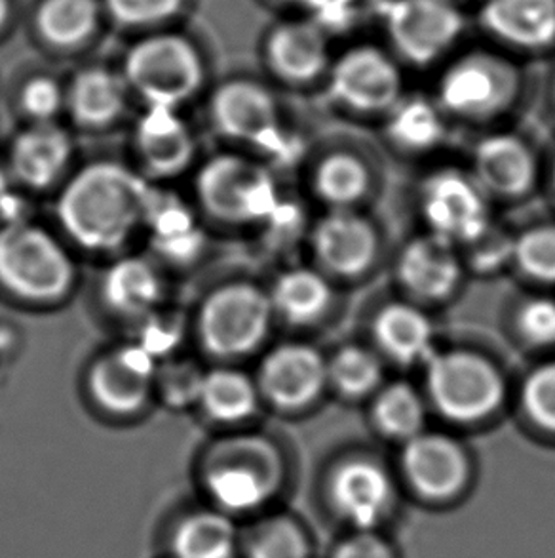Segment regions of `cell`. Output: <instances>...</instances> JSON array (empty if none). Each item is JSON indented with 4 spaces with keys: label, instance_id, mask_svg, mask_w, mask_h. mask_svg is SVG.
Segmentation results:
<instances>
[{
    "label": "cell",
    "instance_id": "484cf974",
    "mask_svg": "<svg viewBox=\"0 0 555 558\" xmlns=\"http://www.w3.org/2000/svg\"><path fill=\"white\" fill-rule=\"evenodd\" d=\"M126 90L121 78L103 69H90L76 76L69 92V107L76 122L101 129L116 121L124 111Z\"/></svg>",
    "mask_w": 555,
    "mask_h": 558
},
{
    "label": "cell",
    "instance_id": "7bdbcfd3",
    "mask_svg": "<svg viewBox=\"0 0 555 558\" xmlns=\"http://www.w3.org/2000/svg\"><path fill=\"white\" fill-rule=\"evenodd\" d=\"M470 246L473 252V265L480 269H491L503 264L506 257L514 256V242L508 241L501 233H493L491 229L470 242Z\"/></svg>",
    "mask_w": 555,
    "mask_h": 558
},
{
    "label": "cell",
    "instance_id": "f35d334b",
    "mask_svg": "<svg viewBox=\"0 0 555 558\" xmlns=\"http://www.w3.org/2000/svg\"><path fill=\"white\" fill-rule=\"evenodd\" d=\"M203 374L190 364H172L160 374V391L172 407H187L198 402L202 391Z\"/></svg>",
    "mask_w": 555,
    "mask_h": 558
},
{
    "label": "cell",
    "instance_id": "8992f818",
    "mask_svg": "<svg viewBox=\"0 0 555 558\" xmlns=\"http://www.w3.org/2000/svg\"><path fill=\"white\" fill-rule=\"evenodd\" d=\"M428 391L435 407L457 422L491 414L503 400L495 368L472 353H435L428 361Z\"/></svg>",
    "mask_w": 555,
    "mask_h": 558
},
{
    "label": "cell",
    "instance_id": "60d3db41",
    "mask_svg": "<svg viewBox=\"0 0 555 558\" xmlns=\"http://www.w3.org/2000/svg\"><path fill=\"white\" fill-rule=\"evenodd\" d=\"M107 4L121 22L139 25L172 15L181 7V0H107Z\"/></svg>",
    "mask_w": 555,
    "mask_h": 558
},
{
    "label": "cell",
    "instance_id": "7a4b0ae2",
    "mask_svg": "<svg viewBox=\"0 0 555 558\" xmlns=\"http://www.w3.org/2000/svg\"><path fill=\"white\" fill-rule=\"evenodd\" d=\"M75 267L52 234L23 221L0 229V284L30 302H52L69 292Z\"/></svg>",
    "mask_w": 555,
    "mask_h": 558
},
{
    "label": "cell",
    "instance_id": "4dcf8cb0",
    "mask_svg": "<svg viewBox=\"0 0 555 558\" xmlns=\"http://www.w3.org/2000/svg\"><path fill=\"white\" fill-rule=\"evenodd\" d=\"M147 221L152 226L158 248L164 250L168 256H195L196 250L200 246V234L196 229L195 219L190 218V214L183 206L172 201L160 204L155 196Z\"/></svg>",
    "mask_w": 555,
    "mask_h": 558
},
{
    "label": "cell",
    "instance_id": "f546056e",
    "mask_svg": "<svg viewBox=\"0 0 555 558\" xmlns=\"http://www.w3.org/2000/svg\"><path fill=\"white\" fill-rule=\"evenodd\" d=\"M96 20L94 0H48L38 14V27L52 45L75 46L90 35Z\"/></svg>",
    "mask_w": 555,
    "mask_h": 558
},
{
    "label": "cell",
    "instance_id": "277c9868",
    "mask_svg": "<svg viewBox=\"0 0 555 558\" xmlns=\"http://www.w3.org/2000/svg\"><path fill=\"white\" fill-rule=\"evenodd\" d=\"M196 191L203 208L223 221H257L271 218L278 193L267 170L249 160L221 155L200 170Z\"/></svg>",
    "mask_w": 555,
    "mask_h": 558
},
{
    "label": "cell",
    "instance_id": "9a60e30c",
    "mask_svg": "<svg viewBox=\"0 0 555 558\" xmlns=\"http://www.w3.org/2000/svg\"><path fill=\"white\" fill-rule=\"evenodd\" d=\"M136 145L143 165L158 175H172L188 167L195 153V140L187 122L175 109L150 107L137 122Z\"/></svg>",
    "mask_w": 555,
    "mask_h": 558
},
{
    "label": "cell",
    "instance_id": "b9f144b4",
    "mask_svg": "<svg viewBox=\"0 0 555 558\" xmlns=\"http://www.w3.org/2000/svg\"><path fill=\"white\" fill-rule=\"evenodd\" d=\"M519 326L527 338L534 343H554L555 302L534 300L527 303L519 315Z\"/></svg>",
    "mask_w": 555,
    "mask_h": 558
},
{
    "label": "cell",
    "instance_id": "d6a6232c",
    "mask_svg": "<svg viewBox=\"0 0 555 558\" xmlns=\"http://www.w3.org/2000/svg\"><path fill=\"white\" fill-rule=\"evenodd\" d=\"M368 187V175L358 160L348 155H333L323 160L316 172V191L325 203L345 210L356 203Z\"/></svg>",
    "mask_w": 555,
    "mask_h": 558
},
{
    "label": "cell",
    "instance_id": "7c38bea8",
    "mask_svg": "<svg viewBox=\"0 0 555 558\" xmlns=\"http://www.w3.org/2000/svg\"><path fill=\"white\" fill-rule=\"evenodd\" d=\"M402 78L398 69L381 50L361 46L346 52L331 76V90L338 101L360 111L396 106Z\"/></svg>",
    "mask_w": 555,
    "mask_h": 558
},
{
    "label": "cell",
    "instance_id": "f6af8a7d",
    "mask_svg": "<svg viewBox=\"0 0 555 558\" xmlns=\"http://www.w3.org/2000/svg\"><path fill=\"white\" fill-rule=\"evenodd\" d=\"M15 210V198L8 175L0 170V218H10Z\"/></svg>",
    "mask_w": 555,
    "mask_h": 558
},
{
    "label": "cell",
    "instance_id": "ab89813d",
    "mask_svg": "<svg viewBox=\"0 0 555 558\" xmlns=\"http://www.w3.org/2000/svg\"><path fill=\"white\" fill-rule=\"evenodd\" d=\"M22 106L30 119L37 122H52L63 106V94L52 78H35L23 88Z\"/></svg>",
    "mask_w": 555,
    "mask_h": 558
},
{
    "label": "cell",
    "instance_id": "e575fe53",
    "mask_svg": "<svg viewBox=\"0 0 555 558\" xmlns=\"http://www.w3.org/2000/svg\"><path fill=\"white\" fill-rule=\"evenodd\" d=\"M328 377H331L338 391L360 397L375 389L381 379V366L366 349L346 348L328 366Z\"/></svg>",
    "mask_w": 555,
    "mask_h": 558
},
{
    "label": "cell",
    "instance_id": "5bb4252c",
    "mask_svg": "<svg viewBox=\"0 0 555 558\" xmlns=\"http://www.w3.org/2000/svg\"><path fill=\"white\" fill-rule=\"evenodd\" d=\"M328 379V364L316 349L289 343L261 364V389L276 407L300 408L316 399Z\"/></svg>",
    "mask_w": 555,
    "mask_h": 558
},
{
    "label": "cell",
    "instance_id": "7402d4cb",
    "mask_svg": "<svg viewBox=\"0 0 555 558\" xmlns=\"http://www.w3.org/2000/svg\"><path fill=\"white\" fill-rule=\"evenodd\" d=\"M476 178L481 189L498 195H521L534 178L533 155L514 136H493L481 142L476 151Z\"/></svg>",
    "mask_w": 555,
    "mask_h": 558
},
{
    "label": "cell",
    "instance_id": "30bf717a",
    "mask_svg": "<svg viewBox=\"0 0 555 558\" xmlns=\"http://www.w3.org/2000/svg\"><path fill=\"white\" fill-rule=\"evenodd\" d=\"M208 473V490L225 511H251L271 494V450L257 440L226 445Z\"/></svg>",
    "mask_w": 555,
    "mask_h": 558
},
{
    "label": "cell",
    "instance_id": "ba28073f",
    "mask_svg": "<svg viewBox=\"0 0 555 558\" xmlns=\"http://www.w3.org/2000/svg\"><path fill=\"white\" fill-rule=\"evenodd\" d=\"M422 210L432 231L445 241L470 244L489 229L480 183L455 170L432 175L422 189Z\"/></svg>",
    "mask_w": 555,
    "mask_h": 558
},
{
    "label": "cell",
    "instance_id": "2e32d148",
    "mask_svg": "<svg viewBox=\"0 0 555 558\" xmlns=\"http://www.w3.org/2000/svg\"><path fill=\"white\" fill-rule=\"evenodd\" d=\"M73 153L71 137L53 122H35L12 145V172L29 187H48L67 168Z\"/></svg>",
    "mask_w": 555,
    "mask_h": 558
},
{
    "label": "cell",
    "instance_id": "603a6c76",
    "mask_svg": "<svg viewBox=\"0 0 555 558\" xmlns=\"http://www.w3.org/2000/svg\"><path fill=\"white\" fill-rule=\"evenodd\" d=\"M269 56L280 75L289 81H308L325 68L328 43L314 23H287L274 31Z\"/></svg>",
    "mask_w": 555,
    "mask_h": 558
},
{
    "label": "cell",
    "instance_id": "836d02e7",
    "mask_svg": "<svg viewBox=\"0 0 555 558\" xmlns=\"http://www.w3.org/2000/svg\"><path fill=\"white\" fill-rule=\"evenodd\" d=\"M375 420L386 435L411 440L419 435L424 420L419 395L409 385H391L377 399Z\"/></svg>",
    "mask_w": 555,
    "mask_h": 558
},
{
    "label": "cell",
    "instance_id": "8fae6325",
    "mask_svg": "<svg viewBox=\"0 0 555 558\" xmlns=\"http://www.w3.org/2000/svg\"><path fill=\"white\" fill-rule=\"evenodd\" d=\"M155 374V356L143 345H128L116 349L91 366L88 387L103 410L128 415L149 399Z\"/></svg>",
    "mask_w": 555,
    "mask_h": 558
},
{
    "label": "cell",
    "instance_id": "d6986e66",
    "mask_svg": "<svg viewBox=\"0 0 555 558\" xmlns=\"http://www.w3.org/2000/svg\"><path fill=\"white\" fill-rule=\"evenodd\" d=\"M406 471L411 483L430 498H447L466 481V460L447 438L417 435L406 450Z\"/></svg>",
    "mask_w": 555,
    "mask_h": 558
},
{
    "label": "cell",
    "instance_id": "4fadbf2b",
    "mask_svg": "<svg viewBox=\"0 0 555 558\" xmlns=\"http://www.w3.org/2000/svg\"><path fill=\"white\" fill-rule=\"evenodd\" d=\"M213 124L223 136L271 147L280 140L278 111L271 94L248 81L229 83L211 104Z\"/></svg>",
    "mask_w": 555,
    "mask_h": 558
},
{
    "label": "cell",
    "instance_id": "74e56055",
    "mask_svg": "<svg viewBox=\"0 0 555 558\" xmlns=\"http://www.w3.org/2000/svg\"><path fill=\"white\" fill-rule=\"evenodd\" d=\"M523 404L534 422L555 430V364L542 366L527 379Z\"/></svg>",
    "mask_w": 555,
    "mask_h": 558
},
{
    "label": "cell",
    "instance_id": "9c48e42d",
    "mask_svg": "<svg viewBox=\"0 0 555 558\" xmlns=\"http://www.w3.org/2000/svg\"><path fill=\"white\" fill-rule=\"evenodd\" d=\"M516 92V71L489 53H470L443 75V106L465 117H488L501 111Z\"/></svg>",
    "mask_w": 555,
    "mask_h": 558
},
{
    "label": "cell",
    "instance_id": "1f68e13d",
    "mask_svg": "<svg viewBox=\"0 0 555 558\" xmlns=\"http://www.w3.org/2000/svg\"><path fill=\"white\" fill-rule=\"evenodd\" d=\"M388 130L394 142L407 149H430L443 136V124L434 107L424 99H407L394 106Z\"/></svg>",
    "mask_w": 555,
    "mask_h": 558
},
{
    "label": "cell",
    "instance_id": "f1b7e54d",
    "mask_svg": "<svg viewBox=\"0 0 555 558\" xmlns=\"http://www.w3.org/2000/svg\"><path fill=\"white\" fill-rule=\"evenodd\" d=\"M198 402L215 422H242L256 410V387L242 372L213 371L203 374Z\"/></svg>",
    "mask_w": 555,
    "mask_h": 558
},
{
    "label": "cell",
    "instance_id": "d590c367",
    "mask_svg": "<svg viewBox=\"0 0 555 558\" xmlns=\"http://www.w3.org/2000/svg\"><path fill=\"white\" fill-rule=\"evenodd\" d=\"M519 267L539 280H555V227H541L514 242Z\"/></svg>",
    "mask_w": 555,
    "mask_h": 558
},
{
    "label": "cell",
    "instance_id": "3957f363",
    "mask_svg": "<svg viewBox=\"0 0 555 558\" xmlns=\"http://www.w3.org/2000/svg\"><path fill=\"white\" fill-rule=\"evenodd\" d=\"M271 311V298L259 288L246 282L219 288L198 317L203 348L218 356L246 355L269 332Z\"/></svg>",
    "mask_w": 555,
    "mask_h": 558
},
{
    "label": "cell",
    "instance_id": "d4e9b609",
    "mask_svg": "<svg viewBox=\"0 0 555 558\" xmlns=\"http://www.w3.org/2000/svg\"><path fill=\"white\" fill-rule=\"evenodd\" d=\"M377 341L398 363H428L434 353L432 326L409 305H388L375 320Z\"/></svg>",
    "mask_w": 555,
    "mask_h": 558
},
{
    "label": "cell",
    "instance_id": "6da1fadb",
    "mask_svg": "<svg viewBox=\"0 0 555 558\" xmlns=\"http://www.w3.org/2000/svg\"><path fill=\"white\" fill-rule=\"evenodd\" d=\"M155 193L141 175L116 162L83 168L63 189L58 218L69 236L83 248H121L147 221Z\"/></svg>",
    "mask_w": 555,
    "mask_h": 558
},
{
    "label": "cell",
    "instance_id": "4316f807",
    "mask_svg": "<svg viewBox=\"0 0 555 558\" xmlns=\"http://www.w3.org/2000/svg\"><path fill=\"white\" fill-rule=\"evenodd\" d=\"M172 545L175 558H233L236 532L223 514H193L175 530Z\"/></svg>",
    "mask_w": 555,
    "mask_h": 558
},
{
    "label": "cell",
    "instance_id": "ac0fdd59",
    "mask_svg": "<svg viewBox=\"0 0 555 558\" xmlns=\"http://www.w3.org/2000/svg\"><path fill=\"white\" fill-rule=\"evenodd\" d=\"M455 244L437 234L409 242L399 257V279L414 294L437 300L451 294L460 277Z\"/></svg>",
    "mask_w": 555,
    "mask_h": 558
},
{
    "label": "cell",
    "instance_id": "cb8c5ba5",
    "mask_svg": "<svg viewBox=\"0 0 555 558\" xmlns=\"http://www.w3.org/2000/svg\"><path fill=\"white\" fill-rule=\"evenodd\" d=\"M103 300L111 310L128 317L147 315L162 298V280L143 257H124L106 272Z\"/></svg>",
    "mask_w": 555,
    "mask_h": 558
},
{
    "label": "cell",
    "instance_id": "ee69618b",
    "mask_svg": "<svg viewBox=\"0 0 555 558\" xmlns=\"http://www.w3.org/2000/svg\"><path fill=\"white\" fill-rule=\"evenodd\" d=\"M337 558H392L388 547L375 537H354L338 551Z\"/></svg>",
    "mask_w": 555,
    "mask_h": 558
},
{
    "label": "cell",
    "instance_id": "bcb514c9",
    "mask_svg": "<svg viewBox=\"0 0 555 558\" xmlns=\"http://www.w3.org/2000/svg\"><path fill=\"white\" fill-rule=\"evenodd\" d=\"M8 15V2L7 0H0V25L7 22Z\"/></svg>",
    "mask_w": 555,
    "mask_h": 558
},
{
    "label": "cell",
    "instance_id": "44dd1931",
    "mask_svg": "<svg viewBox=\"0 0 555 558\" xmlns=\"http://www.w3.org/2000/svg\"><path fill=\"white\" fill-rule=\"evenodd\" d=\"M481 20L491 33L521 48L555 40V0H489Z\"/></svg>",
    "mask_w": 555,
    "mask_h": 558
},
{
    "label": "cell",
    "instance_id": "e0dca14e",
    "mask_svg": "<svg viewBox=\"0 0 555 558\" xmlns=\"http://www.w3.org/2000/svg\"><path fill=\"white\" fill-rule=\"evenodd\" d=\"M314 248L331 271L356 275L375 256V233L363 219L350 211L337 210L316 227Z\"/></svg>",
    "mask_w": 555,
    "mask_h": 558
},
{
    "label": "cell",
    "instance_id": "5b68a950",
    "mask_svg": "<svg viewBox=\"0 0 555 558\" xmlns=\"http://www.w3.org/2000/svg\"><path fill=\"white\" fill-rule=\"evenodd\" d=\"M202 63L195 48L177 37H155L136 46L126 76L150 107L177 109L202 83Z\"/></svg>",
    "mask_w": 555,
    "mask_h": 558
},
{
    "label": "cell",
    "instance_id": "8d00e7d4",
    "mask_svg": "<svg viewBox=\"0 0 555 558\" xmlns=\"http://www.w3.org/2000/svg\"><path fill=\"white\" fill-rule=\"evenodd\" d=\"M249 558H307V544L289 522H271L257 532Z\"/></svg>",
    "mask_w": 555,
    "mask_h": 558
},
{
    "label": "cell",
    "instance_id": "52a82bcc",
    "mask_svg": "<svg viewBox=\"0 0 555 558\" xmlns=\"http://www.w3.org/2000/svg\"><path fill=\"white\" fill-rule=\"evenodd\" d=\"M384 20L396 48L415 63L440 58L462 31V15L451 0H392Z\"/></svg>",
    "mask_w": 555,
    "mask_h": 558
},
{
    "label": "cell",
    "instance_id": "83f0119b",
    "mask_svg": "<svg viewBox=\"0 0 555 558\" xmlns=\"http://www.w3.org/2000/svg\"><path fill=\"white\" fill-rule=\"evenodd\" d=\"M331 292L322 275L310 269H293L276 280L272 307L292 323H310L328 310Z\"/></svg>",
    "mask_w": 555,
    "mask_h": 558
},
{
    "label": "cell",
    "instance_id": "ffe728a7",
    "mask_svg": "<svg viewBox=\"0 0 555 558\" xmlns=\"http://www.w3.org/2000/svg\"><path fill=\"white\" fill-rule=\"evenodd\" d=\"M392 488L383 469L369 461H353L333 478V501L345 519L369 529L391 507Z\"/></svg>",
    "mask_w": 555,
    "mask_h": 558
}]
</instances>
